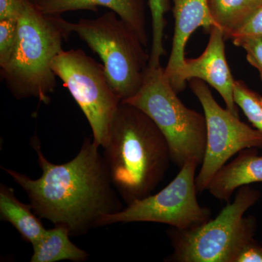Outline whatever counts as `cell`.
<instances>
[{
	"mask_svg": "<svg viewBox=\"0 0 262 262\" xmlns=\"http://www.w3.org/2000/svg\"><path fill=\"white\" fill-rule=\"evenodd\" d=\"M234 46L244 48L248 63L256 68L262 81V37L232 39Z\"/></svg>",
	"mask_w": 262,
	"mask_h": 262,
	"instance_id": "cell-20",
	"label": "cell"
},
{
	"mask_svg": "<svg viewBox=\"0 0 262 262\" xmlns=\"http://www.w3.org/2000/svg\"><path fill=\"white\" fill-rule=\"evenodd\" d=\"M18 21L0 20V67L6 64L13 53L18 34Z\"/></svg>",
	"mask_w": 262,
	"mask_h": 262,
	"instance_id": "cell-19",
	"label": "cell"
},
{
	"mask_svg": "<svg viewBox=\"0 0 262 262\" xmlns=\"http://www.w3.org/2000/svg\"><path fill=\"white\" fill-rule=\"evenodd\" d=\"M175 27L171 51L165 75L170 81L185 61L188 40L200 27L208 30L216 27L208 9V0H172Z\"/></svg>",
	"mask_w": 262,
	"mask_h": 262,
	"instance_id": "cell-11",
	"label": "cell"
},
{
	"mask_svg": "<svg viewBox=\"0 0 262 262\" xmlns=\"http://www.w3.org/2000/svg\"><path fill=\"white\" fill-rule=\"evenodd\" d=\"M261 4L259 0H208L212 18L226 39H230Z\"/></svg>",
	"mask_w": 262,
	"mask_h": 262,
	"instance_id": "cell-16",
	"label": "cell"
},
{
	"mask_svg": "<svg viewBox=\"0 0 262 262\" xmlns=\"http://www.w3.org/2000/svg\"><path fill=\"white\" fill-rule=\"evenodd\" d=\"M29 3H32V5L38 6L41 3H42L44 0H27Z\"/></svg>",
	"mask_w": 262,
	"mask_h": 262,
	"instance_id": "cell-24",
	"label": "cell"
},
{
	"mask_svg": "<svg viewBox=\"0 0 262 262\" xmlns=\"http://www.w3.org/2000/svg\"><path fill=\"white\" fill-rule=\"evenodd\" d=\"M27 0H0V20H18L23 15Z\"/></svg>",
	"mask_w": 262,
	"mask_h": 262,
	"instance_id": "cell-22",
	"label": "cell"
},
{
	"mask_svg": "<svg viewBox=\"0 0 262 262\" xmlns=\"http://www.w3.org/2000/svg\"><path fill=\"white\" fill-rule=\"evenodd\" d=\"M258 182H262V155H258L257 148H248L217 170L206 190L228 203L236 189Z\"/></svg>",
	"mask_w": 262,
	"mask_h": 262,
	"instance_id": "cell-13",
	"label": "cell"
},
{
	"mask_svg": "<svg viewBox=\"0 0 262 262\" xmlns=\"http://www.w3.org/2000/svg\"><path fill=\"white\" fill-rule=\"evenodd\" d=\"M261 196L257 189L244 186L213 220L184 230L170 227L167 232L173 253L165 261L236 262L244 248L256 241V218L244 214Z\"/></svg>",
	"mask_w": 262,
	"mask_h": 262,
	"instance_id": "cell-4",
	"label": "cell"
},
{
	"mask_svg": "<svg viewBox=\"0 0 262 262\" xmlns=\"http://www.w3.org/2000/svg\"><path fill=\"white\" fill-rule=\"evenodd\" d=\"M161 66L148 67L141 89L122 101L136 106L152 120L163 133L171 160L179 168L189 160L201 165L206 152V117L182 102Z\"/></svg>",
	"mask_w": 262,
	"mask_h": 262,
	"instance_id": "cell-5",
	"label": "cell"
},
{
	"mask_svg": "<svg viewBox=\"0 0 262 262\" xmlns=\"http://www.w3.org/2000/svg\"><path fill=\"white\" fill-rule=\"evenodd\" d=\"M189 82L206 117V152L195 179L196 191L203 192L217 170L234 155L248 148H262V133L222 108L204 81L192 79Z\"/></svg>",
	"mask_w": 262,
	"mask_h": 262,
	"instance_id": "cell-9",
	"label": "cell"
},
{
	"mask_svg": "<svg viewBox=\"0 0 262 262\" xmlns=\"http://www.w3.org/2000/svg\"><path fill=\"white\" fill-rule=\"evenodd\" d=\"M210 37L206 49L201 56L185 61L169 82L179 94L184 91L187 82L199 79L210 84L220 94L226 108L239 117L238 106L234 102L235 81L232 75L225 54V37L217 27L210 30Z\"/></svg>",
	"mask_w": 262,
	"mask_h": 262,
	"instance_id": "cell-10",
	"label": "cell"
},
{
	"mask_svg": "<svg viewBox=\"0 0 262 262\" xmlns=\"http://www.w3.org/2000/svg\"><path fill=\"white\" fill-rule=\"evenodd\" d=\"M262 37V4L255 10L241 28L231 36L230 39Z\"/></svg>",
	"mask_w": 262,
	"mask_h": 262,
	"instance_id": "cell-21",
	"label": "cell"
},
{
	"mask_svg": "<svg viewBox=\"0 0 262 262\" xmlns=\"http://www.w3.org/2000/svg\"><path fill=\"white\" fill-rule=\"evenodd\" d=\"M194 160H189L168 186L159 192L127 205L121 211L104 215L98 227L131 222H155L178 229L198 227L211 220L209 208L201 206L196 198Z\"/></svg>",
	"mask_w": 262,
	"mask_h": 262,
	"instance_id": "cell-8",
	"label": "cell"
},
{
	"mask_svg": "<svg viewBox=\"0 0 262 262\" xmlns=\"http://www.w3.org/2000/svg\"><path fill=\"white\" fill-rule=\"evenodd\" d=\"M259 1H260V2H261V3H262V0H259Z\"/></svg>",
	"mask_w": 262,
	"mask_h": 262,
	"instance_id": "cell-25",
	"label": "cell"
},
{
	"mask_svg": "<svg viewBox=\"0 0 262 262\" xmlns=\"http://www.w3.org/2000/svg\"><path fill=\"white\" fill-rule=\"evenodd\" d=\"M151 13L152 42L150 51V67L160 66L162 57L165 56L163 46L164 31L166 26L165 15L170 10L169 0H148Z\"/></svg>",
	"mask_w": 262,
	"mask_h": 262,
	"instance_id": "cell-17",
	"label": "cell"
},
{
	"mask_svg": "<svg viewBox=\"0 0 262 262\" xmlns=\"http://www.w3.org/2000/svg\"><path fill=\"white\" fill-rule=\"evenodd\" d=\"M42 176L32 179L17 170L2 169L27 193L33 211L54 225L67 226L71 236H80L98 227L104 215L123 209L106 162L94 139L84 138L74 159L51 163L43 155L37 136L31 140Z\"/></svg>",
	"mask_w": 262,
	"mask_h": 262,
	"instance_id": "cell-1",
	"label": "cell"
},
{
	"mask_svg": "<svg viewBox=\"0 0 262 262\" xmlns=\"http://www.w3.org/2000/svg\"><path fill=\"white\" fill-rule=\"evenodd\" d=\"M101 58L113 89L122 101L139 91L149 67L150 54L132 27L115 13L98 18L66 22Z\"/></svg>",
	"mask_w": 262,
	"mask_h": 262,
	"instance_id": "cell-6",
	"label": "cell"
},
{
	"mask_svg": "<svg viewBox=\"0 0 262 262\" xmlns=\"http://www.w3.org/2000/svg\"><path fill=\"white\" fill-rule=\"evenodd\" d=\"M52 70L70 91L89 122L94 141L104 147L121 99L113 89L103 64L82 50H62Z\"/></svg>",
	"mask_w": 262,
	"mask_h": 262,
	"instance_id": "cell-7",
	"label": "cell"
},
{
	"mask_svg": "<svg viewBox=\"0 0 262 262\" xmlns=\"http://www.w3.org/2000/svg\"><path fill=\"white\" fill-rule=\"evenodd\" d=\"M98 7L108 8L132 27L147 47L144 0H44L37 8L43 13L61 15L75 10L97 12Z\"/></svg>",
	"mask_w": 262,
	"mask_h": 262,
	"instance_id": "cell-12",
	"label": "cell"
},
{
	"mask_svg": "<svg viewBox=\"0 0 262 262\" xmlns=\"http://www.w3.org/2000/svg\"><path fill=\"white\" fill-rule=\"evenodd\" d=\"M70 230L67 226L55 225L46 229L42 237L33 245L31 262L84 261L89 254L71 241Z\"/></svg>",
	"mask_w": 262,
	"mask_h": 262,
	"instance_id": "cell-15",
	"label": "cell"
},
{
	"mask_svg": "<svg viewBox=\"0 0 262 262\" xmlns=\"http://www.w3.org/2000/svg\"><path fill=\"white\" fill-rule=\"evenodd\" d=\"M236 262H262V246L253 241L239 253Z\"/></svg>",
	"mask_w": 262,
	"mask_h": 262,
	"instance_id": "cell-23",
	"label": "cell"
},
{
	"mask_svg": "<svg viewBox=\"0 0 262 262\" xmlns=\"http://www.w3.org/2000/svg\"><path fill=\"white\" fill-rule=\"evenodd\" d=\"M234 102L244 112L254 128L262 133V96L248 87L244 81L236 80Z\"/></svg>",
	"mask_w": 262,
	"mask_h": 262,
	"instance_id": "cell-18",
	"label": "cell"
},
{
	"mask_svg": "<svg viewBox=\"0 0 262 262\" xmlns=\"http://www.w3.org/2000/svg\"><path fill=\"white\" fill-rule=\"evenodd\" d=\"M103 149L114 187L127 206L151 194L172 161L159 127L144 112L122 101Z\"/></svg>",
	"mask_w": 262,
	"mask_h": 262,
	"instance_id": "cell-2",
	"label": "cell"
},
{
	"mask_svg": "<svg viewBox=\"0 0 262 262\" xmlns=\"http://www.w3.org/2000/svg\"><path fill=\"white\" fill-rule=\"evenodd\" d=\"M61 15L46 14L32 3L18 21L13 53L1 68V77L17 99L35 98L51 103L56 75L51 63L71 34Z\"/></svg>",
	"mask_w": 262,
	"mask_h": 262,
	"instance_id": "cell-3",
	"label": "cell"
},
{
	"mask_svg": "<svg viewBox=\"0 0 262 262\" xmlns=\"http://www.w3.org/2000/svg\"><path fill=\"white\" fill-rule=\"evenodd\" d=\"M0 219L9 222L24 241L33 245L42 237L46 229L32 207L19 201L13 188L0 185Z\"/></svg>",
	"mask_w": 262,
	"mask_h": 262,
	"instance_id": "cell-14",
	"label": "cell"
}]
</instances>
